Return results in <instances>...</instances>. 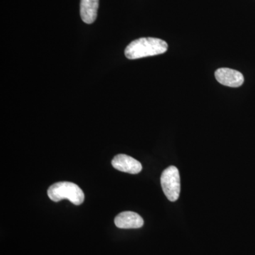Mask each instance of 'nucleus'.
<instances>
[{"instance_id":"7ed1b4c3","label":"nucleus","mask_w":255,"mask_h":255,"mask_svg":"<svg viewBox=\"0 0 255 255\" xmlns=\"http://www.w3.org/2000/svg\"><path fill=\"white\" fill-rule=\"evenodd\" d=\"M161 185L168 200L176 201L180 194V176L179 170L174 166L164 169L161 175Z\"/></svg>"},{"instance_id":"20e7f679","label":"nucleus","mask_w":255,"mask_h":255,"mask_svg":"<svg viewBox=\"0 0 255 255\" xmlns=\"http://www.w3.org/2000/svg\"><path fill=\"white\" fill-rule=\"evenodd\" d=\"M114 169L121 172L136 174L141 172L142 167L140 162L130 156L119 154L114 157L112 162Z\"/></svg>"},{"instance_id":"423d86ee","label":"nucleus","mask_w":255,"mask_h":255,"mask_svg":"<svg viewBox=\"0 0 255 255\" xmlns=\"http://www.w3.org/2000/svg\"><path fill=\"white\" fill-rule=\"evenodd\" d=\"M114 223L117 228L122 229H136L143 226L144 221L136 213L125 211L116 216Z\"/></svg>"},{"instance_id":"39448f33","label":"nucleus","mask_w":255,"mask_h":255,"mask_svg":"<svg viewBox=\"0 0 255 255\" xmlns=\"http://www.w3.org/2000/svg\"><path fill=\"white\" fill-rule=\"evenodd\" d=\"M217 81L221 85L231 87H241L244 82L243 74L230 68H220L215 73Z\"/></svg>"},{"instance_id":"f257e3e1","label":"nucleus","mask_w":255,"mask_h":255,"mask_svg":"<svg viewBox=\"0 0 255 255\" xmlns=\"http://www.w3.org/2000/svg\"><path fill=\"white\" fill-rule=\"evenodd\" d=\"M168 45L163 40L156 38H140L132 41L125 50L128 59L136 60L145 57L163 54Z\"/></svg>"},{"instance_id":"f03ea898","label":"nucleus","mask_w":255,"mask_h":255,"mask_svg":"<svg viewBox=\"0 0 255 255\" xmlns=\"http://www.w3.org/2000/svg\"><path fill=\"white\" fill-rule=\"evenodd\" d=\"M48 196L50 200L54 202L68 199L77 206L80 205L85 201V194L80 187L70 182L55 183L48 188Z\"/></svg>"},{"instance_id":"0eeeda50","label":"nucleus","mask_w":255,"mask_h":255,"mask_svg":"<svg viewBox=\"0 0 255 255\" xmlns=\"http://www.w3.org/2000/svg\"><path fill=\"white\" fill-rule=\"evenodd\" d=\"M100 0H81L80 16L84 22L91 24L95 22L97 16Z\"/></svg>"}]
</instances>
